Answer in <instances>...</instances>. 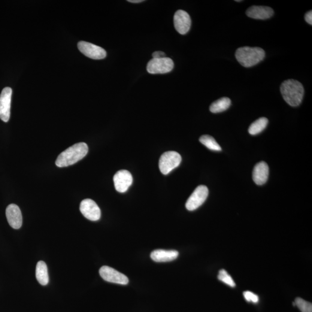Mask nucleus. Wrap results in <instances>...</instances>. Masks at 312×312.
<instances>
[{"instance_id": "nucleus-1", "label": "nucleus", "mask_w": 312, "mask_h": 312, "mask_svg": "<svg viewBox=\"0 0 312 312\" xmlns=\"http://www.w3.org/2000/svg\"><path fill=\"white\" fill-rule=\"evenodd\" d=\"M89 150L87 145L80 142L68 148L57 157L56 165L58 167H66L73 165L86 156Z\"/></svg>"}, {"instance_id": "nucleus-2", "label": "nucleus", "mask_w": 312, "mask_h": 312, "mask_svg": "<svg viewBox=\"0 0 312 312\" xmlns=\"http://www.w3.org/2000/svg\"><path fill=\"white\" fill-rule=\"evenodd\" d=\"M280 92L288 104L297 107L304 98V88L298 81L289 80L281 83Z\"/></svg>"}, {"instance_id": "nucleus-3", "label": "nucleus", "mask_w": 312, "mask_h": 312, "mask_svg": "<svg viewBox=\"0 0 312 312\" xmlns=\"http://www.w3.org/2000/svg\"><path fill=\"white\" fill-rule=\"evenodd\" d=\"M265 56V51L258 47H241L238 48L235 52L237 61L246 68L251 67L261 62Z\"/></svg>"}, {"instance_id": "nucleus-4", "label": "nucleus", "mask_w": 312, "mask_h": 312, "mask_svg": "<svg viewBox=\"0 0 312 312\" xmlns=\"http://www.w3.org/2000/svg\"><path fill=\"white\" fill-rule=\"evenodd\" d=\"M181 162V157L177 151H168L163 153L159 160V168L164 175H167L178 167Z\"/></svg>"}, {"instance_id": "nucleus-5", "label": "nucleus", "mask_w": 312, "mask_h": 312, "mask_svg": "<svg viewBox=\"0 0 312 312\" xmlns=\"http://www.w3.org/2000/svg\"><path fill=\"white\" fill-rule=\"evenodd\" d=\"M174 63L173 60L169 57L160 59H152L148 63L147 69L149 74H166L173 69Z\"/></svg>"}, {"instance_id": "nucleus-6", "label": "nucleus", "mask_w": 312, "mask_h": 312, "mask_svg": "<svg viewBox=\"0 0 312 312\" xmlns=\"http://www.w3.org/2000/svg\"><path fill=\"white\" fill-rule=\"evenodd\" d=\"M208 194L209 190L207 186L201 185L197 187L187 199L186 203L187 210L190 211L197 210L204 204L208 197Z\"/></svg>"}, {"instance_id": "nucleus-7", "label": "nucleus", "mask_w": 312, "mask_h": 312, "mask_svg": "<svg viewBox=\"0 0 312 312\" xmlns=\"http://www.w3.org/2000/svg\"><path fill=\"white\" fill-rule=\"evenodd\" d=\"M99 272L103 279L108 282L123 284V285H126L129 283V279L126 275L120 273L110 266H102Z\"/></svg>"}, {"instance_id": "nucleus-8", "label": "nucleus", "mask_w": 312, "mask_h": 312, "mask_svg": "<svg viewBox=\"0 0 312 312\" xmlns=\"http://www.w3.org/2000/svg\"><path fill=\"white\" fill-rule=\"evenodd\" d=\"M78 48L82 53L95 60H101L105 58L107 52L103 48L85 41H81L78 44Z\"/></svg>"}, {"instance_id": "nucleus-9", "label": "nucleus", "mask_w": 312, "mask_h": 312, "mask_svg": "<svg viewBox=\"0 0 312 312\" xmlns=\"http://www.w3.org/2000/svg\"><path fill=\"white\" fill-rule=\"evenodd\" d=\"M13 90L11 87H5L0 95V119L8 122L11 115V104Z\"/></svg>"}, {"instance_id": "nucleus-10", "label": "nucleus", "mask_w": 312, "mask_h": 312, "mask_svg": "<svg viewBox=\"0 0 312 312\" xmlns=\"http://www.w3.org/2000/svg\"><path fill=\"white\" fill-rule=\"evenodd\" d=\"M80 211L88 220L98 221L101 217V210L98 204L91 199H85L81 202Z\"/></svg>"}, {"instance_id": "nucleus-11", "label": "nucleus", "mask_w": 312, "mask_h": 312, "mask_svg": "<svg viewBox=\"0 0 312 312\" xmlns=\"http://www.w3.org/2000/svg\"><path fill=\"white\" fill-rule=\"evenodd\" d=\"M132 175L129 171L120 170L114 177L115 189L119 193H125L132 183Z\"/></svg>"}, {"instance_id": "nucleus-12", "label": "nucleus", "mask_w": 312, "mask_h": 312, "mask_svg": "<svg viewBox=\"0 0 312 312\" xmlns=\"http://www.w3.org/2000/svg\"><path fill=\"white\" fill-rule=\"evenodd\" d=\"M174 23L176 30L180 34L184 35L189 32L192 20L186 11L178 10L174 15Z\"/></svg>"}, {"instance_id": "nucleus-13", "label": "nucleus", "mask_w": 312, "mask_h": 312, "mask_svg": "<svg viewBox=\"0 0 312 312\" xmlns=\"http://www.w3.org/2000/svg\"><path fill=\"white\" fill-rule=\"evenodd\" d=\"M6 217L9 225L14 229H19L22 226V215L20 208L15 204H10L6 209Z\"/></svg>"}, {"instance_id": "nucleus-14", "label": "nucleus", "mask_w": 312, "mask_h": 312, "mask_svg": "<svg viewBox=\"0 0 312 312\" xmlns=\"http://www.w3.org/2000/svg\"><path fill=\"white\" fill-rule=\"evenodd\" d=\"M246 15L254 19L265 20L273 16L274 10L264 6H252L247 9Z\"/></svg>"}, {"instance_id": "nucleus-15", "label": "nucleus", "mask_w": 312, "mask_h": 312, "mask_svg": "<svg viewBox=\"0 0 312 312\" xmlns=\"http://www.w3.org/2000/svg\"><path fill=\"white\" fill-rule=\"evenodd\" d=\"M269 167L267 164L262 162L257 164L253 171V180L257 185H263L268 180Z\"/></svg>"}, {"instance_id": "nucleus-16", "label": "nucleus", "mask_w": 312, "mask_h": 312, "mask_svg": "<svg viewBox=\"0 0 312 312\" xmlns=\"http://www.w3.org/2000/svg\"><path fill=\"white\" fill-rule=\"evenodd\" d=\"M179 252L177 250H165L158 249L154 250L150 254L151 259L157 263H164L173 261L177 258Z\"/></svg>"}, {"instance_id": "nucleus-17", "label": "nucleus", "mask_w": 312, "mask_h": 312, "mask_svg": "<svg viewBox=\"0 0 312 312\" xmlns=\"http://www.w3.org/2000/svg\"><path fill=\"white\" fill-rule=\"evenodd\" d=\"M36 278L39 283L42 286H46L49 282L48 267L45 262L40 261L37 263L36 266Z\"/></svg>"}, {"instance_id": "nucleus-18", "label": "nucleus", "mask_w": 312, "mask_h": 312, "mask_svg": "<svg viewBox=\"0 0 312 312\" xmlns=\"http://www.w3.org/2000/svg\"><path fill=\"white\" fill-rule=\"evenodd\" d=\"M231 104V101L229 98H221L211 104L210 111L213 114L222 113V112L228 110Z\"/></svg>"}, {"instance_id": "nucleus-19", "label": "nucleus", "mask_w": 312, "mask_h": 312, "mask_svg": "<svg viewBox=\"0 0 312 312\" xmlns=\"http://www.w3.org/2000/svg\"><path fill=\"white\" fill-rule=\"evenodd\" d=\"M268 123V120L266 117H261L257 119L250 126L249 134L252 135L259 134L264 130Z\"/></svg>"}, {"instance_id": "nucleus-20", "label": "nucleus", "mask_w": 312, "mask_h": 312, "mask_svg": "<svg viewBox=\"0 0 312 312\" xmlns=\"http://www.w3.org/2000/svg\"><path fill=\"white\" fill-rule=\"evenodd\" d=\"M199 141L202 144L204 145V146L208 148L209 149L214 151L222 150V148H221L220 145L218 144L216 140L210 135H205L201 136L199 138Z\"/></svg>"}, {"instance_id": "nucleus-21", "label": "nucleus", "mask_w": 312, "mask_h": 312, "mask_svg": "<svg viewBox=\"0 0 312 312\" xmlns=\"http://www.w3.org/2000/svg\"><path fill=\"white\" fill-rule=\"evenodd\" d=\"M218 279H219V280L222 281V282L225 283L230 287H234L235 286L234 280L232 279L231 276L225 269H222L219 271Z\"/></svg>"}, {"instance_id": "nucleus-22", "label": "nucleus", "mask_w": 312, "mask_h": 312, "mask_svg": "<svg viewBox=\"0 0 312 312\" xmlns=\"http://www.w3.org/2000/svg\"><path fill=\"white\" fill-rule=\"evenodd\" d=\"M295 304L302 312H312V303L305 301L301 298H296Z\"/></svg>"}, {"instance_id": "nucleus-23", "label": "nucleus", "mask_w": 312, "mask_h": 312, "mask_svg": "<svg viewBox=\"0 0 312 312\" xmlns=\"http://www.w3.org/2000/svg\"><path fill=\"white\" fill-rule=\"evenodd\" d=\"M244 298L246 300L247 302L257 303L259 301V296L255 295V294L249 292V291H246V292H245L244 293Z\"/></svg>"}, {"instance_id": "nucleus-24", "label": "nucleus", "mask_w": 312, "mask_h": 312, "mask_svg": "<svg viewBox=\"0 0 312 312\" xmlns=\"http://www.w3.org/2000/svg\"><path fill=\"white\" fill-rule=\"evenodd\" d=\"M153 59H160L165 57V53L162 51H154L152 54Z\"/></svg>"}, {"instance_id": "nucleus-25", "label": "nucleus", "mask_w": 312, "mask_h": 312, "mask_svg": "<svg viewBox=\"0 0 312 312\" xmlns=\"http://www.w3.org/2000/svg\"><path fill=\"white\" fill-rule=\"evenodd\" d=\"M305 19L306 22H307L310 25H312V11H310L308 12L307 14L305 15Z\"/></svg>"}, {"instance_id": "nucleus-26", "label": "nucleus", "mask_w": 312, "mask_h": 312, "mask_svg": "<svg viewBox=\"0 0 312 312\" xmlns=\"http://www.w3.org/2000/svg\"><path fill=\"white\" fill-rule=\"evenodd\" d=\"M128 1L132 3H139L144 1H143V0H128Z\"/></svg>"}, {"instance_id": "nucleus-27", "label": "nucleus", "mask_w": 312, "mask_h": 312, "mask_svg": "<svg viewBox=\"0 0 312 312\" xmlns=\"http://www.w3.org/2000/svg\"><path fill=\"white\" fill-rule=\"evenodd\" d=\"M241 1H240V0H239V1H238V0H237V1H236V2H241Z\"/></svg>"}]
</instances>
